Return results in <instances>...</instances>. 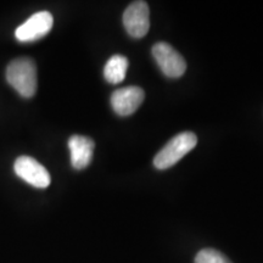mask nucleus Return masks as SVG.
<instances>
[{
	"instance_id": "nucleus-1",
	"label": "nucleus",
	"mask_w": 263,
	"mask_h": 263,
	"mask_svg": "<svg viewBox=\"0 0 263 263\" xmlns=\"http://www.w3.org/2000/svg\"><path fill=\"white\" fill-rule=\"evenodd\" d=\"M6 81L24 98H32L37 91V66L29 58H20L6 67Z\"/></svg>"
},
{
	"instance_id": "nucleus-2",
	"label": "nucleus",
	"mask_w": 263,
	"mask_h": 263,
	"mask_svg": "<svg viewBox=\"0 0 263 263\" xmlns=\"http://www.w3.org/2000/svg\"><path fill=\"white\" fill-rule=\"evenodd\" d=\"M197 144V137L193 132H183L161 149L154 159V166L157 170H167L190 153Z\"/></svg>"
},
{
	"instance_id": "nucleus-3",
	"label": "nucleus",
	"mask_w": 263,
	"mask_h": 263,
	"mask_svg": "<svg viewBox=\"0 0 263 263\" xmlns=\"http://www.w3.org/2000/svg\"><path fill=\"white\" fill-rule=\"evenodd\" d=\"M153 57L157 65L167 77L178 78L182 77L186 70V64L182 55L174 50L167 43H157L153 47Z\"/></svg>"
},
{
	"instance_id": "nucleus-4",
	"label": "nucleus",
	"mask_w": 263,
	"mask_h": 263,
	"mask_svg": "<svg viewBox=\"0 0 263 263\" xmlns=\"http://www.w3.org/2000/svg\"><path fill=\"white\" fill-rule=\"evenodd\" d=\"M54 18L48 11H41L32 15L27 21L20 25L15 31V37L18 42H35L51 31Z\"/></svg>"
},
{
	"instance_id": "nucleus-5",
	"label": "nucleus",
	"mask_w": 263,
	"mask_h": 263,
	"mask_svg": "<svg viewBox=\"0 0 263 263\" xmlns=\"http://www.w3.org/2000/svg\"><path fill=\"white\" fill-rule=\"evenodd\" d=\"M14 171L21 179L39 189H45L50 185V174L43 164L29 156H21L16 159Z\"/></svg>"
},
{
	"instance_id": "nucleus-6",
	"label": "nucleus",
	"mask_w": 263,
	"mask_h": 263,
	"mask_svg": "<svg viewBox=\"0 0 263 263\" xmlns=\"http://www.w3.org/2000/svg\"><path fill=\"white\" fill-rule=\"evenodd\" d=\"M123 25L133 38H143L150 29V10L145 2H134L123 14Z\"/></svg>"
},
{
	"instance_id": "nucleus-7",
	"label": "nucleus",
	"mask_w": 263,
	"mask_h": 263,
	"mask_svg": "<svg viewBox=\"0 0 263 263\" xmlns=\"http://www.w3.org/2000/svg\"><path fill=\"white\" fill-rule=\"evenodd\" d=\"M145 93L139 87L121 88L111 95V106L120 116H129L140 107Z\"/></svg>"
},
{
	"instance_id": "nucleus-8",
	"label": "nucleus",
	"mask_w": 263,
	"mask_h": 263,
	"mask_svg": "<svg viewBox=\"0 0 263 263\" xmlns=\"http://www.w3.org/2000/svg\"><path fill=\"white\" fill-rule=\"evenodd\" d=\"M71 153V163L76 170H84L93 159L95 143L93 139L83 136H72L68 140Z\"/></svg>"
},
{
	"instance_id": "nucleus-9",
	"label": "nucleus",
	"mask_w": 263,
	"mask_h": 263,
	"mask_svg": "<svg viewBox=\"0 0 263 263\" xmlns=\"http://www.w3.org/2000/svg\"><path fill=\"white\" fill-rule=\"evenodd\" d=\"M128 68V59L123 55H114L108 59L104 68V77L108 83H121L126 78Z\"/></svg>"
},
{
	"instance_id": "nucleus-10",
	"label": "nucleus",
	"mask_w": 263,
	"mask_h": 263,
	"mask_svg": "<svg viewBox=\"0 0 263 263\" xmlns=\"http://www.w3.org/2000/svg\"><path fill=\"white\" fill-rule=\"evenodd\" d=\"M195 263H232L228 257L213 249H203L196 255Z\"/></svg>"
}]
</instances>
